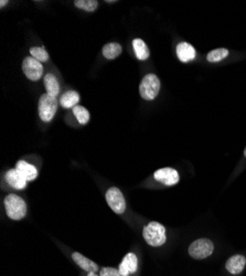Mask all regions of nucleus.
<instances>
[{"instance_id": "nucleus-1", "label": "nucleus", "mask_w": 246, "mask_h": 276, "mask_svg": "<svg viewBox=\"0 0 246 276\" xmlns=\"http://www.w3.org/2000/svg\"><path fill=\"white\" fill-rule=\"evenodd\" d=\"M142 235H144L145 241L151 247H162L167 241L164 226L159 222L154 221L146 224L142 230Z\"/></svg>"}, {"instance_id": "nucleus-2", "label": "nucleus", "mask_w": 246, "mask_h": 276, "mask_svg": "<svg viewBox=\"0 0 246 276\" xmlns=\"http://www.w3.org/2000/svg\"><path fill=\"white\" fill-rule=\"evenodd\" d=\"M4 209L7 216L12 220H21L27 215V204L25 200L16 194H8L4 198Z\"/></svg>"}, {"instance_id": "nucleus-3", "label": "nucleus", "mask_w": 246, "mask_h": 276, "mask_svg": "<svg viewBox=\"0 0 246 276\" xmlns=\"http://www.w3.org/2000/svg\"><path fill=\"white\" fill-rule=\"evenodd\" d=\"M160 91V81L156 74H147L141 80L139 85V93L141 97L146 101H153L157 97Z\"/></svg>"}, {"instance_id": "nucleus-4", "label": "nucleus", "mask_w": 246, "mask_h": 276, "mask_svg": "<svg viewBox=\"0 0 246 276\" xmlns=\"http://www.w3.org/2000/svg\"><path fill=\"white\" fill-rule=\"evenodd\" d=\"M214 251V244L209 239H199L192 242L189 247L190 256L194 260H203L207 259L212 254Z\"/></svg>"}, {"instance_id": "nucleus-5", "label": "nucleus", "mask_w": 246, "mask_h": 276, "mask_svg": "<svg viewBox=\"0 0 246 276\" xmlns=\"http://www.w3.org/2000/svg\"><path fill=\"white\" fill-rule=\"evenodd\" d=\"M57 110L56 97L49 95L48 93L40 97L39 101V116L43 122H51Z\"/></svg>"}, {"instance_id": "nucleus-6", "label": "nucleus", "mask_w": 246, "mask_h": 276, "mask_svg": "<svg viewBox=\"0 0 246 276\" xmlns=\"http://www.w3.org/2000/svg\"><path fill=\"white\" fill-rule=\"evenodd\" d=\"M106 201L109 203V208L117 215H123L126 210V201L125 198L118 188L111 187L106 193Z\"/></svg>"}, {"instance_id": "nucleus-7", "label": "nucleus", "mask_w": 246, "mask_h": 276, "mask_svg": "<svg viewBox=\"0 0 246 276\" xmlns=\"http://www.w3.org/2000/svg\"><path fill=\"white\" fill-rule=\"evenodd\" d=\"M22 71L31 81H39L43 74V66L41 62L33 59L32 56H28L22 63Z\"/></svg>"}, {"instance_id": "nucleus-8", "label": "nucleus", "mask_w": 246, "mask_h": 276, "mask_svg": "<svg viewBox=\"0 0 246 276\" xmlns=\"http://www.w3.org/2000/svg\"><path fill=\"white\" fill-rule=\"evenodd\" d=\"M154 177L156 180L165 186H174L180 180V177H179V173L176 169L169 167L158 169L157 171H155Z\"/></svg>"}, {"instance_id": "nucleus-9", "label": "nucleus", "mask_w": 246, "mask_h": 276, "mask_svg": "<svg viewBox=\"0 0 246 276\" xmlns=\"http://www.w3.org/2000/svg\"><path fill=\"white\" fill-rule=\"evenodd\" d=\"M138 260L136 254L134 253H128V254L124 257L122 263L119 264L118 271L122 276H128L129 274L135 273L137 271Z\"/></svg>"}, {"instance_id": "nucleus-10", "label": "nucleus", "mask_w": 246, "mask_h": 276, "mask_svg": "<svg viewBox=\"0 0 246 276\" xmlns=\"http://www.w3.org/2000/svg\"><path fill=\"white\" fill-rule=\"evenodd\" d=\"M246 266V259L245 256L241 254H236L231 256L225 263V269L227 272L233 274V275H239L240 273L243 272V270Z\"/></svg>"}, {"instance_id": "nucleus-11", "label": "nucleus", "mask_w": 246, "mask_h": 276, "mask_svg": "<svg viewBox=\"0 0 246 276\" xmlns=\"http://www.w3.org/2000/svg\"><path fill=\"white\" fill-rule=\"evenodd\" d=\"M6 180L9 186L18 190L25 189L27 186V180L22 177L21 173L17 169H10V170L7 171Z\"/></svg>"}, {"instance_id": "nucleus-12", "label": "nucleus", "mask_w": 246, "mask_h": 276, "mask_svg": "<svg viewBox=\"0 0 246 276\" xmlns=\"http://www.w3.org/2000/svg\"><path fill=\"white\" fill-rule=\"evenodd\" d=\"M177 55L179 60L187 63L195 57V49L188 42H181L177 46Z\"/></svg>"}, {"instance_id": "nucleus-13", "label": "nucleus", "mask_w": 246, "mask_h": 276, "mask_svg": "<svg viewBox=\"0 0 246 276\" xmlns=\"http://www.w3.org/2000/svg\"><path fill=\"white\" fill-rule=\"evenodd\" d=\"M16 169L19 171L27 181H32L38 177V170L33 165H30L24 160H20L16 165Z\"/></svg>"}, {"instance_id": "nucleus-14", "label": "nucleus", "mask_w": 246, "mask_h": 276, "mask_svg": "<svg viewBox=\"0 0 246 276\" xmlns=\"http://www.w3.org/2000/svg\"><path fill=\"white\" fill-rule=\"evenodd\" d=\"M72 259L75 263L80 266V268L84 271H86V272H88V273L89 272L96 273L98 271V265L95 263V262H93L89 259H87V257H85L84 255L81 254V253H78V252L73 253Z\"/></svg>"}, {"instance_id": "nucleus-15", "label": "nucleus", "mask_w": 246, "mask_h": 276, "mask_svg": "<svg viewBox=\"0 0 246 276\" xmlns=\"http://www.w3.org/2000/svg\"><path fill=\"white\" fill-rule=\"evenodd\" d=\"M79 101H80V95L78 92L68 91L61 96L60 104L62 108L64 109H74L75 106H78Z\"/></svg>"}, {"instance_id": "nucleus-16", "label": "nucleus", "mask_w": 246, "mask_h": 276, "mask_svg": "<svg viewBox=\"0 0 246 276\" xmlns=\"http://www.w3.org/2000/svg\"><path fill=\"white\" fill-rule=\"evenodd\" d=\"M44 85H46L47 93L49 95L56 97V95L60 93L59 82H57L55 74L49 73L46 75V77H44Z\"/></svg>"}, {"instance_id": "nucleus-17", "label": "nucleus", "mask_w": 246, "mask_h": 276, "mask_svg": "<svg viewBox=\"0 0 246 276\" xmlns=\"http://www.w3.org/2000/svg\"><path fill=\"white\" fill-rule=\"evenodd\" d=\"M123 51V48L119 43L116 42H110L105 44L103 47V55H104L106 59L109 60H114L117 57L120 53Z\"/></svg>"}, {"instance_id": "nucleus-18", "label": "nucleus", "mask_w": 246, "mask_h": 276, "mask_svg": "<svg viewBox=\"0 0 246 276\" xmlns=\"http://www.w3.org/2000/svg\"><path fill=\"white\" fill-rule=\"evenodd\" d=\"M133 48L134 51L136 53V56L138 60H147L149 57V50L147 44L142 41L141 39H135L133 41Z\"/></svg>"}, {"instance_id": "nucleus-19", "label": "nucleus", "mask_w": 246, "mask_h": 276, "mask_svg": "<svg viewBox=\"0 0 246 276\" xmlns=\"http://www.w3.org/2000/svg\"><path fill=\"white\" fill-rule=\"evenodd\" d=\"M229 50L224 48H221V49H217V50H213L211 52L208 53V56L207 59L209 62H212V63H216V62H220L223 59H225V57L229 55Z\"/></svg>"}, {"instance_id": "nucleus-20", "label": "nucleus", "mask_w": 246, "mask_h": 276, "mask_svg": "<svg viewBox=\"0 0 246 276\" xmlns=\"http://www.w3.org/2000/svg\"><path fill=\"white\" fill-rule=\"evenodd\" d=\"M73 113L75 115V117H77L78 122L81 124V125H85V124H87L89 121V113L86 109H84L83 106H75L73 109Z\"/></svg>"}, {"instance_id": "nucleus-21", "label": "nucleus", "mask_w": 246, "mask_h": 276, "mask_svg": "<svg viewBox=\"0 0 246 276\" xmlns=\"http://www.w3.org/2000/svg\"><path fill=\"white\" fill-rule=\"evenodd\" d=\"M30 55L39 62H47L49 60V55L47 50L42 47H33L30 49Z\"/></svg>"}, {"instance_id": "nucleus-22", "label": "nucleus", "mask_w": 246, "mask_h": 276, "mask_svg": "<svg viewBox=\"0 0 246 276\" xmlns=\"http://www.w3.org/2000/svg\"><path fill=\"white\" fill-rule=\"evenodd\" d=\"M74 4L75 7L82 9V10L92 12L95 11V9L98 6V1H96V0H77V1H74Z\"/></svg>"}, {"instance_id": "nucleus-23", "label": "nucleus", "mask_w": 246, "mask_h": 276, "mask_svg": "<svg viewBox=\"0 0 246 276\" xmlns=\"http://www.w3.org/2000/svg\"><path fill=\"white\" fill-rule=\"evenodd\" d=\"M100 276H122L118 270L114 268H104L101 270Z\"/></svg>"}, {"instance_id": "nucleus-24", "label": "nucleus", "mask_w": 246, "mask_h": 276, "mask_svg": "<svg viewBox=\"0 0 246 276\" xmlns=\"http://www.w3.org/2000/svg\"><path fill=\"white\" fill-rule=\"evenodd\" d=\"M87 276H97V275H96L95 272H89V273L87 274Z\"/></svg>"}, {"instance_id": "nucleus-25", "label": "nucleus", "mask_w": 246, "mask_h": 276, "mask_svg": "<svg viewBox=\"0 0 246 276\" xmlns=\"http://www.w3.org/2000/svg\"><path fill=\"white\" fill-rule=\"evenodd\" d=\"M6 3H8V2H7V1H4V0H2V1L0 2V7H3Z\"/></svg>"}, {"instance_id": "nucleus-26", "label": "nucleus", "mask_w": 246, "mask_h": 276, "mask_svg": "<svg viewBox=\"0 0 246 276\" xmlns=\"http://www.w3.org/2000/svg\"><path fill=\"white\" fill-rule=\"evenodd\" d=\"M244 156H245V157H246V148L244 149Z\"/></svg>"}]
</instances>
